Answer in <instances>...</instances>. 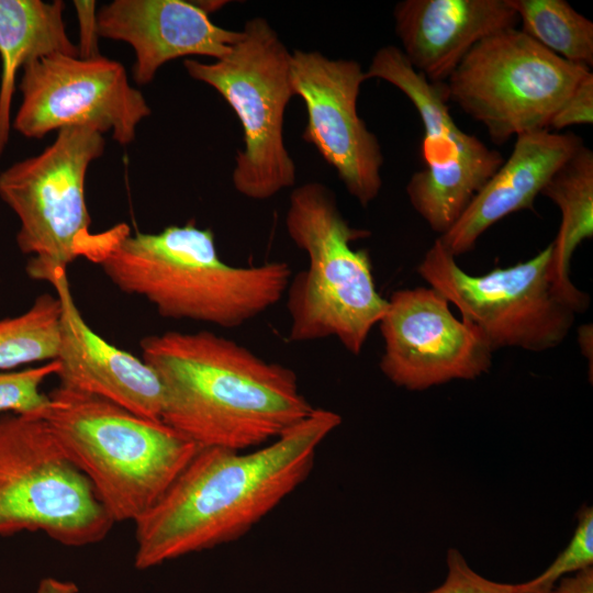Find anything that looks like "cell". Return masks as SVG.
I'll return each instance as SVG.
<instances>
[{
	"instance_id": "2",
	"label": "cell",
	"mask_w": 593,
	"mask_h": 593,
	"mask_svg": "<svg viewBox=\"0 0 593 593\" xmlns=\"http://www.w3.org/2000/svg\"><path fill=\"white\" fill-rule=\"evenodd\" d=\"M141 350L163 385L161 421L198 447L255 449L314 410L292 369L212 332L146 336Z\"/></svg>"
},
{
	"instance_id": "3",
	"label": "cell",
	"mask_w": 593,
	"mask_h": 593,
	"mask_svg": "<svg viewBox=\"0 0 593 593\" xmlns=\"http://www.w3.org/2000/svg\"><path fill=\"white\" fill-rule=\"evenodd\" d=\"M81 257L99 265L125 293L142 296L159 315L233 328L262 314L286 293L284 261L238 267L225 262L214 234L193 222L131 235L120 224L91 233Z\"/></svg>"
},
{
	"instance_id": "8",
	"label": "cell",
	"mask_w": 593,
	"mask_h": 593,
	"mask_svg": "<svg viewBox=\"0 0 593 593\" xmlns=\"http://www.w3.org/2000/svg\"><path fill=\"white\" fill-rule=\"evenodd\" d=\"M551 250L550 243L526 261L472 276L437 238L416 270L493 353L506 347L540 353L563 343L577 314L553 282Z\"/></svg>"
},
{
	"instance_id": "27",
	"label": "cell",
	"mask_w": 593,
	"mask_h": 593,
	"mask_svg": "<svg viewBox=\"0 0 593 593\" xmlns=\"http://www.w3.org/2000/svg\"><path fill=\"white\" fill-rule=\"evenodd\" d=\"M79 24H80V45H78L80 57L98 56L97 52V12L94 11V1H75Z\"/></svg>"
},
{
	"instance_id": "4",
	"label": "cell",
	"mask_w": 593,
	"mask_h": 593,
	"mask_svg": "<svg viewBox=\"0 0 593 593\" xmlns=\"http://www.w3.org/2000/svg\"><path fill=\"white\" fill-rule=\"evenodd\" d=\"M43 415L60 446L116 522H135L199 447L165 424L58 385Z\"/></svg>"
},
{
	"instance_id": "9",
	"label": "cell",
	"mask_w": 593,
	"mask_h": 593,
	"mask_svg": "<svg viewBox=\"0 0 593 593\" xmlns=\"http://www.w3.org/2000/svg\"><path fill=\"white\" fill-rule=\"evenodd\" d=\"M104 147L103 134L91 127L63 128L42 153L0 174V199L19 219L16 244L31 255V279L51 282L81 257L91 235L86 176Z\"/></svg>"
},
{
	"instance_id": "25",
	"label": "cell",
	"mask_w": 593,
	"mask_h": 593,
	"mask_svg": "<svg viewBox=\"0 0 593 593\" xmlns=\"http://www.w3.org/2000/svg\"><path fill=\"white\" fill-rule=\"evenodd\" d=\"M446 569L443 583L423 593H514L513 583L493 581L481 575L457 548L447 550Z\"/></svg>"
},
{
	"instance_id": "7",
	"label": "cell",
	"mask_w": 593,
	"mask_h": 593,
	"mask_svg": "<svg viewBox=\"0 0 593 593\" xmlns=\"http://www.w3.org/2000/svg\"><path fill=\"white\" fill-rule=\"evenodd\" d=\"M113 524L45 418L0 417V537L42 532L83 547L104 539Z\"/></svg>"
},
{
	"instance_id": "13",
	"label": "cell",
	"mask_w": 593,
	"mask_h": 593,
	"mask_svg": "<svg viewBox=\"0 0 593 593\" xmlns=\"http://www.w3.org/2000/svg\"><path fill=\"white\" fill-rule=\"evenodd\" d=\"M435 289L393 292L379 322L382 373L396 387L424 391L489 372L493 351L482 336L457 320Z\"/></svg>"
},
{
	"instance_id": "16",
	"label": "cell",
	"mask_w": 593,
	"mask_h": 593,
	"mask_svg": "<svg viewBox=\"0 0 593 593\" xmlns=\"http://www.w3.org/2000/svg\"><path fill=\"white\" fill-rule=\"evenodd\" d=\"M60 300L59 385L91 394L139 416L161 421L164 392L156 371L143 359L97 334L81 315L67 273L49 282Z\"/></svg>"
},
{
	"instance_id": "23",
	"label": "cell",
	"mask_w": 593,
	"mask_h": 593,
	"mask_svg": "<svg viewBox=\"0 0 593 593\" xmlns=\"http://www.w3.org/2000/svg\"><path fill=\"white\" fill-rule=\"evenodd\" d=\"M593 567V508L583 505L568 545L537 577L514 584V593H549L564 577Z\"/></svg>"
},
{
	"instance_id": "1",
	"label": "cell",
	"mask_w": 593,
	"mask_h": 593,
	"mask_svg": "<svg viewBox=\"0 0 593 593\" xmlns=\"http://www.w3.org/2000/svg\"><path fill=\"white\" fill-rule=\"evenodd\" d=\"M340 423L337 413L314 409L250 451L199 447L134 522L135 567L149 569L244 536L305 481L318 446Z\"/></svg>"
},
{
	"instance_id": "10",
	"label": "cell",
	"mask_w": 593,
	"mask_h": 593,
	"mask_svg": "<svg viewBox=\"0 0 593 593\" xmlns=\"http://www.w3.org/2000/svg\"><path fill=\"white\" fill-rule=\"evenodd\" d=\"M590 71L512 27L477 43L445 87L449 100L503 144L549 130L555 112Z\"/></svg>"
},
{
	"instance_id": "29",
	"label": "cell",
	"mask_w": 593,
	"mask_h": 593,
	"mask_svg": "<svg viewBox=\"0 0 593 593\" xmlns=\"http://www.w3.org/2000/svg\"><path fill=\"white\" fill-rule=\"evenodd\" d=\"M78 586L71 581L44 578L40 581L36 593H77Z\"/></svg>"
},
{
	"instance_id": "14",
	"label": "cell",
	"mask_w": 593,
	"mask_h": 593,
	"mask_svg": "<svg viewBox=\"0 0 593 593\" xmlns=\"http://www.w3.org/2000/svg\"><path fill=\"white\" fill-rule=\"evenodd\" d=\"M291 83L306 108L302 138L337 172L347 191L367 206L382 186L383 156L378 137L357 113L366 78L353 59H331L318 52L294 49Z\"/></svg>"
},
{
	"instance_id": "19",
	"label": "cell",
	"mask_w": 593,
	"mask_h": 593,
	"mask_svg": "<svg viewBox=\"0 0 593 593\" xmlns=\"http://www.w3.org/2000/svg\"><path fill=\"white\" fill-rule=\"evenodd\" d=\"M64 8L60 0H0V156L10 136L18 71L45 56H79L66 31Z\"/></svg>"
},
{
	"instance_id": "26",
	"label": "cell",
	"mask_w": 593,
	"mask_h": 593,
	"mask_svg": "<svg viewBox=\"0 0 593 593\" xmlns=\"http://www.w3.org/2000/svg\"><path fill=\"white\" fill-rule=\"evenodd\" d=\"M593 122V74L590 71L551 118L549 130H562Z\"/></svg>"
},
{
	"instance_id": "11",
	"label": "cell",
	"mask_w": 593,
	"mask_h": 593,
	"mask_svg": "<svg viewBox=\"0 0 593 593\" xmlns=\"http://www.w3.org/2000/svg\"><path fill=\"white\" fill-rule=\"evenodd\" d=\"M365 74L367 79H382L396 87L421 118L424 168L412 175L406 193L413 209L441 236L504 158L455 123L447 105L445 82L428 81L399 47L388 45L378 49Z\"/></svg>"
},
{
	"instance_id": "20",
	"label": "cell",
	"mask_w": 593,
	"mask_h": 593,
	"mask_svg": "<svg viewBox=\"0 0 593 593\" xmlns=\"http://www.w3.org/2000/svg\"><path fill=\"white\" fill-rule=\"evenodd\" d=\"M540 194L561 213L557 236L551 242L553 282L577 313H583L590 306V296L572 283L570 264L577 247L593 236V152L582 144L553 172Z\"/></svg>"
},
{
	"instance_id": "24",
	"label": "cell",
	"mask_w": 593,
	"mask_h": 593,
	"mask_svg": "<svg viewBox=\"0 0 593 593\" xmlns=\"http://www.w3.org/2000/svg\"><path fill=\"white\" fill-rule=\"evenodd\" d=\"M58 370L56 359L19 370H0V413L43 417L52 400L41 387Z\"/></svg>"
},
{
	"instance_id": "21",
	"label": "cell",
	"mask_w": 593,
	"mask_h": 593,
	"mask_svg": "<svg viewBox=\"0 0 593 593\" xmlns=\"http://www.w3.org/2000/svg\"><path fill=\"white\" fill-rule=\"evenodd\" d=\"M521 31L564 60L591 69L593 23L564 0H508Z\"/></svg>"
},
{
	"instance_id": "5",
	"label": "cell",
	"mask_w": 593,
	"mask_h": 593,
	"mask_svg": "<svg viewBox=\"0 0 593 593\" xmlns=\"http://www.w3.org/2000/svg\"><path fill=\"white\" fill-rule=\"evenodd\" d=\"M286 228L309 257L307 269L291 278L286 291L289 339L335 337L346 350L359 355L388 306L377 291L368 250L353 248L355 240L370 232L350 226L333 191L320 182L292 191Z\"/></svg>"
},
{
	"instance_id": "28",
	"label": "cell",
	"mask_w": 593,
	"mask_h": 593,
	"mask_svg": "<svg viewBox=\"0 0 593 593\" xmlns=\"http://www.w3.org/2000/svg\"><path fill=\"white\" fill-rule=\"evenodd\" d=\"M549 593H593V567L562 578Z\"/></svg>"
},
{
	"instance_id": "15",
	"label": "cell",
	"mask_w": 593,
	"mask_h": 593,
	"mask_svg": "<svg viewBox=\"0 0 593 593\" xmlns=\"http://www.w3.org/2000/svg\"><path fill=\"white\" fill-rule=\"evenodd\" d=\"M97 32L134 51L133 79L149 83L167 61L190 56L221 59L243 37L223 29L199 4L183 0H114L97 12Z\"/></svg>"
},
{
	"instance_id": "18",
	"label": "cell",
	"mask_w": 593,
	"mask_h": 593,
	"mask_svg": "<svg viewBox=\"0 0 593 593\" xmlns=\"http://www.w3.org/2000/svg\"><path fill=\"white\" fill-rule=\"evenodd\" d=\"M583 144L574 133L542 130L516 136L510 157L473 197L439 239L455 256L472 250L480 236L511 213L533 210L553 172Z\"/></svg>"
},
{
	"instance_id": "12",
	"label": "cell",
	"mask_w": 593,
	"mask_h": 593,
	"mask_svg": "<svg viewBox=\"0 0 593 593\" xmlns=\"http://www.w3.org/2000/svg\"><path fill=\"white\" fill-rule=\"evenodd\" d=\"M21 104L11 128L27 138L88 126L126 146L152 110L128 81L123 65L101 55L54 54L26 64L19 83Z\"/></svg>"
},
{
	"instance_id": "22",
	"label": "cell",
	"mask_w": 593,
	"mask_h": 593,
	"mask_svg": "<svg viewBox=\"0 0 593 593\" xmlns=\"http://www.w3.org/2000/svg\"><path fill=\"white\" fill-rule=\"evenodd\" d=\"M60 314L57 294L44 293L22 314L0 320V370L55 360Z\"/></svg>"
},
{
	"instance_id": "17",
	"label": "cell",
	"mask_w": 593,
	"mask_h": 593,
	"mask_svg": "<svg viewBox=\"0 0 593 593\" xmlns=\"http://www.w3.org/2000/svg\"><path fill=\"white\" fill-rule=\"evenodd\" d=\"M393 16L401 52L434 83H444L481 40L518 23L508 0H403Z\"/></svg>"
},
{
	"instance_id": "6",
	"label": "cell",
	"mask_w": 593,
	"mask_h": 593,
	"mask_svg": "<svg viewBox=\"0 0 593 593\" xmlns=\"http://www.w3.org/2000/svg\"><path fill=\"white\" fill-rule=\"evenodd\" d=\"M291 53L264 18L245 23L232 52L214 63L186 58L188 75L214 88L237 115L244 148L236 156L237 192L266 200L295 182V164L283 142L286 108L294 96Z\"/></svg>"
},
{
	"instance_id": "30",
	"label": "cell",
	"mask_w": 593,
	"mask_h": 593,
	"mask_svg": "<svg viewBox=\"0 0 593 593\" xmlns=\"http://www.w3.org/2000/svg\"><path fill=\"white\" fill-rule=\"evenodd\" d=\"M578 342L583 356L590 360V377H592L593 329L592 324H584L578 329Z\"/></svg>"
}]
</instances>
